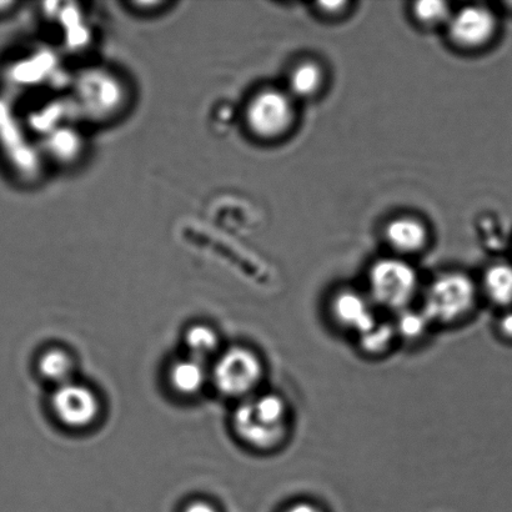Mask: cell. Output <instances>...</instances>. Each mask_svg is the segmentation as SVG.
<instances>
[{
	"label": "cell",
	"instance_id": "21",
	"mask_svg": "<svg viewBox=\"0 0 512 512\" xmlns=\"http://www.w3.org/2000/svg\"><path fill=\"white\" fill-rule=\"evenodd\" d=\"M184 512H218L213 505L205 503V501H194V503L188 505V508Z\"/></svg>",
	"mask_w": 512,
	"mask_h": 512
},
{
	"label": "cell",
	"instance_id": "20",
	"mask_svg": "<svg viewBox=\"0 0 512 512\" xmlns=\"http://www.w3.org/2000/svg\"><path fill=\"white\" fill-rule=\"evenodd\" d=\"M499 328L501 333L508 336V338H512V310L501 316Z\"/></svg>",
	"mask_w": 512,
	"mask_h": 512
},
{
	"label": "cell",
	"instance_id": "14",
	"mask_svg": "<svg viewBox=\"0 0 512 512\" xmlns=\"http://www.w3.org/2000/svg\"><path fill=\"white\" fill-rule=\"evenodd\" d=\"M74 370L73 359L67 351L53 348L44 351L39 359V373L52 383L63 385L69 383Z\"/></svg>",
	"mask_w": 512,
	"mask_h": 512
},
{
	"label": "cell",
	"instance_id": "1",
	"mask_svg": "<svg viewBox=\"0 0 512 512\" xmlns=\"http://www.w3.org/2000/svg\"><path fill=\"white\" fill-rule=\"evenodd\" d=\"M232 423L235 434L249 448L270 453L288 440L293 418L283 396L264 393L240 401Z\"/></svg>",
	"mask_w": 512,
	"mask_h": 512
},
{
	"label": "cell",
	"instance_id": "4",
	"mask_svg": "<svg viewBox=\"0 0 512 512\" xmlns=\"http://www.w3.org/2000/svg\"><path fill=\"white\" fill-rule=\"evenodd\" d=\"M264 364L254 350L233 346L215 361L212 378L215 388L228 398H250L264 378Z\"/></svg>",
	"mask_w": 512,
	"mask_h": 512
},
{
	"label": "cell",
	"instance_id": "12",
	"mask_svg": "<svg viewBox=\"0 0 512 512\" xmlns=\"http://www.w3.org/2000/svg\"><path fill=\"white\" fill-rule=\"evenodd\" d=\"M483 289L490 301L499 306L512 304V266L496 264L485 271Z\"/></svg>",
	"mask_w": 512,
	"mask_h": 512
},
{
	"label": "cell",
	"instance_id": "15",
	"mask_svg": "<svg viewBox=\"0 0 512 512\" xmlns=\"http://www.w3.org/2000/svg\"><path fill=\"white\" fill-rule=\"evenodd\" d=\"M190 358L200 361L208 359L219 348V336L208 325H193L184 336Z\"/></svg>",
	"mask_w": 512,
	"mask_h": 512
},
{
	"label": "cell",
	"instance_id": "3",
	"mask_svg": "<svg viewBox=\"0 0 512 512\" xmlns=\"http://www.w3.org/2000/svg\"><path fill=\"white\" fill-rule=\"evenodd\" d=\"M369 298L381 309L400 311L411 308L419 291V276L413 265L399 258L375 261L368 274Z\"/></svg>",
	"mask_w": 512,
	"mask_h": 512
},
{
	"label": "cell",
	"instance_id": "8",
	"mask_svg": "<svg viewBox=\"0 0 512 512\" xmlns=\"http://www.w3.org/2000/svg\"><path fill=\"white\" fill-rule=\"evenodd\" d=\"M374 306L368 294L351 288L340 289L329 301L330 319L339 329L358 338L379 320Z\"/></svg>",
	"mask_w": 512,
	"mask_h": 512
},
{
	"label": "cell",
	"instance_id": "11",
	"mask_svg": "<svg viewBox=\"0 0 512 512\" xmlns=\"http://www.w3.org/2000/svg\"><path fill=\"white\" fill-rule=\"evenodd\" d=\"M325 74L316 62L299 63L289 75V94L293 98L308 99L315 97L323 88Z\"/></svg>",
	"mask_w": 512,
	"mask_h": 512
},
{
	"label": "cell",
	"instance_id": "7",
	"mask_svg": "<svg viewBox=\"0 0 512 512\" xmlns=\"http://www.w3.org/2000/svg\"><path fill=\"white\" fill-rule=\"evenodd\" d=\"M498 28L496 17L483 5H469L451 14L446 29L450 42L464 50L485 47L494 38Z\"/></svg>",
	"mask_w": 512,
	"mask_h": 512
},
{
	"label": "cell",
	"instance_id": "17",
	"mask_svg": "<svg viewBox=\"0 0 512 512\" xmlns=\"http://www.w3.org/2000/svg\"><path fill=\"white\" fill-rule=\"evenodd\" d=\"M414 18L424 27L448 24L451 18L450 5L443 0H420L413 7Z\"/></svg>",
	"mask_w": 512,
	"mask_h": 512
},
{
	"label": "cell",
	"instance_id": "10",
	"mask_svg": "<svg viewBox=\"0 0 512 512\" xmlns=\"http://www.w3.org/2000/svg\"><path fill=\"white\" fill-rule=\"evenodd\" d=\"M172 388L183 396L197 395L208 380L204 361L187 358L175 361L169 371Z\"/></svg>",
	"mask_w": 512,
	"mask_h": 512
},
{
	"label": "cell",
	"instance_id": "16",
	"mask_svg": "<svg viewBox=\"0 0 512 512\" xmlns=\"http://www.w3.org/2000/svg\"><path fill=\"white\" fill-rule=\"evenodd\" d=\"M394 326L398 338L405 341H419L428 333L431 323L423 310L408 308L396 314Z\"/></svg>",
	"mask_w": 512,
	"mask_h": 512
},
{
	"label": "cell",
	"instance_id": "5",
	"mask_svg": "<svg viewBox=\"0 0 512 512\" xmlns=\"http://www.w3.org/2000/svg\"><path fill=\"white\" fill-rule=\"evenodd\" d=\"M245 124L255 138L275 140L284 137L296 117L294 98L284 90H260L245 108Z\"/></svg>",
	"mask_w": 512,
	"mask_h": 512
},
{
	"label": "cell",
	"instance_id": "6",
	"mask_svg": "<svg viewBox=\"0 0 512 512\" xmlns=\"http://www.w3.org/2000/svg\"><path fill=\"white\" fill-rule=\"evenodd\" d=\"M50 404L60 423L72 429L88 428L100 414L97 394L88 386L72 381L58 386Z\"/></svg>",
	"mask_w": 512,
	"mask_h": 512
},
{
	"label": "cell",
	"instance_id": "13",
	"mask_svg": "<svg viewBox=\"0 0 512 512\" xmlns=\"http://www.w3.org/2000/svg\"><path fill=\"white\" fill-rule=\"evenodd\" d=\"M398 339L394 323L376 321L374 326L358 336L359 348L365 355L380 356L388 353Z\"/></svg>",
	"mask_w": 512,
	"mask_h": 512
},
{
	"label": "cell",
	"instance_id": "9",
	"mask_svg": "<svg viewBox=\"0 0 512 512\" xmlns=\"http://www.w3.org/2000/svg\"><path fill=\"white\" fill-rule=\"evenodd\" d=\"M385 239L395 252L415 254L421 252L428 244L429 232L419 219L400 217L386 225Z\"/></svg>",
	"mask_w": 512,
	"mask_h": 512
},
{
	"label": "cell",
	"instance_id": "18",
	"mask_svg": "<svg viewBox=\"0 0 512 512\" xmlns=\"http://www.w3.org/2000/svg\"><path fill=\"white\" fill-rule=\"evenodd\" d=\"M284 512H324L318 505L310 503V501H296L286 508Z\"/></svg>",
	"mask_w": 512,
	"mask_h": 512
},
{
	"label": "cell",
	"instance_id": "19",
	"mask_svg": "<svg viewBox=\"0 0 512 512\" xmlns=\"http://www.w3.org/2000/svg\"><path fill=\"white\" fill-rule=\"evenodd\" d=\"M348 7L346 2H323L319 3L321 12L328 15H336L343 13L345 8Z\"/></svg>",
	"mask_w": 512,
	"mask_h": 512
},
{
	"label": "cell",
	"instance_id": "2",
	"mask_svg": "<svg viewBox=\"0 0 512 512\" xmlns=\"http://www.w3.org/2000/svg\"><path fill=\"white\" fill-rule=\"evenodd\" d=\"M478 301V289L469 275L448 271L426 289L421 310L431 325H455L469 318Z\"/></svg>",
	"mask_w": 512,
	"mask_h": 512
}]
</instances>
